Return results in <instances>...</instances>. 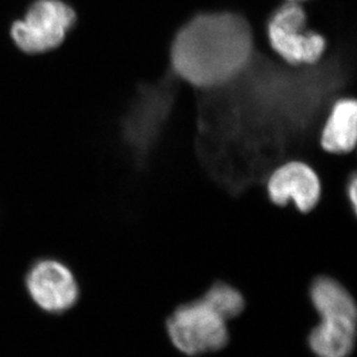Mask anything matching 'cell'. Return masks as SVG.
<instances>
[{"label": "cell", "instance_id": "9", "mask_svg": "<svg viewBox=\"0 0 357 357\" xmlns=\"http://www.w3.org/2000/svg\"><path fill=\"white\" fill-rule=\"evenodd\" d=\"M200 298L227 323L237 319L245 310L246 302L242 293L226 282L214 283Z\"/></svg>", "mask_w": 357, "mask_h": 357}, {"label": "cell", "instance_id": "4", "mask_svg": "<svg viewBox=\"0 0 357 357\" xmlns=\"http://www.w3.org/2000/svg\"><path fill=\"white\" fill-rule=\"evenodd\" d=\"M78 22L77 10L65 0H34L10 27V38L22 54H44L64 44Z\"/></svg>", "mask_w": 357, "mask_h": 357}, {"label": "cell", "instance_id": "10", "mask_svg": "<svg viewBox=\"0 0 357 357\" xmlns=\"http://www.w3.org/2000/svg\"><path fill=\"white\" fill-rule=\"evenodd\" d=\"M348 202L351 204L353 212L356 213L357 209V178L356 174L351 172V177L348 178L347 186H346Z\"/></svg>", "mask_w": 357, "mask_h": 357}, {"label": "cell", "instance_id": "3", "mask_svg": "<svg viewBox=\"0 0 357 357\" xmlns=\"http://www.w3.org/2000/svg\"><path fill=\"white\" fill-rule=\"evenodd\" d=\"M265 38L271 52L289 68L318 65L330 49L327 38L309 27L307 8L300 1H283L274 10Z\"/></svg>", "mask_w": 357, "mask_h": 357}, {"label": "cell", "instance_id": "6", "mask_svg": "<svg viewBox=\"0 0 357 357\" xmlns=\"http://www.w3.org/2000/svg\"><path fill=\"white\" fill-rule=\"evenodd\" d=\"M267 196L279 207L294 205L301 213L317 207L321 199V179L314 165L300 159H289L277 165L266 181Z\"/></svg>", "mask_w": 357, "mask_h": 357}, {"label": "cell", "instance_id": "2", "mask_svg": "<svg viewBox=\"0 0 357 357\" xmlns=\"http://www.w3.org/2000/svg\"><path fill=\"white\" fill-rule=\"evenodd\" d=\"M310 301L318 323L307 342L317 357H349L357 335V307L346 287L337 280L319 277L311 284Z\"/></svg>", "mask_w": 357, "mask_h": 357}, {"label": "cell", "instance_id": "8", "mask_svg": "<svg viewBox=\"0 0 357 357\" xmlns=\"http://www.w3.org/2000/svg\"><path fill=\"white\" fill-rule=\"evenodd\" d=\"M320 151L330 155L346 156L357 145V98L342 95L331 103L318 135Z\"/></svg>", "mask_w": 357, "mask_h": 357}, {"label": "cell", "instance_id": "7", "mask_svg": "<svg viewBox=\"0 0 357 357\" xmlns=\"http://www.w3.org/2000/svg\"><path fill=\"white\" fill-rule=\"evenodd\" d=\"M31 300L42 310L61 314L78 302V282L66 265L54 259L40 260L31 267L26 278Z\"/></svg>", "mask_w": 357, "mask_h": 357}, {"label": "cell", "instance_id": "5", "mask_svg": "<svg viewBox=\"0 0 357 357\" xmlns=\"http://www.w3.org/2000/svg\"><path fill=\"white\" fill-rule=\"evenodd\" d=\"M165 330L172 346L191 357L221 351L230 339L228 323L202 298L176 307Z\"/></svg>", "mask_w": 357, "mask_h": 357}, {"label": "cell", "instance_id": "1", "mask_svg": "<svg viewBox=\"0 0 357 357\" xmlns=\"http://www.w3.org/2000/svg\"><path fill=\"white\" fill-rule=\"evenodd\" d=\"M266 42L252 22L230 10L193 15L172 38L169 61L172 72L190 87L215 91L233 84L252 65Z\"/></svg>", "mask_w": 357, "mask_h": 357}, {"label": "cell", "instance_id": "11", "mask_svg": "<svg viewBox=\"0 0 357 357\" xmlns=\"http://www.w3.org/2000/svg\"><path fill=\"white\" fill-rule=\"evenodd\" d=\"M283 1H300V3H303V1H307V0H283Z\"/></svg>", "mask_w": 357, "mask_h": 357}]
</instances>
